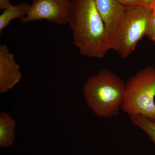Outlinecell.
I'll use <instances>...</instances> for the list:
<instances>
[{
    "instance_id": "cell-1",
    "label": "cell",
    "mask_w": 155,
    "mask_h": 155,
    "mask_svg": "<svg viewBox=\"0 0 155 155\" xmlns=\"http://www.w3.org/2000/svg\"><path fill=\"white\" fill-rule=\"evenodd\" d=\"M68 23L81 55L101 59L111 50L104 22L94 0H72Z\"/></svg>"
},
{
    "instance_id": "cell-2",
    "label": "cell",
    "mask_w": 155,
    "mask_h": 155,
    "mask_svg": "<svg viewBox=\"0 0 155 155\" xmlns=\"http://www.w3.org/2000/svg\"><path fill=\"white\" fill-rule=\"evenodd\" d=\"M125 84L108 69L101 70L84 84L87 105L97 116L110 118L119 114L125 96Z\"/></svg>"
},
{
    "instance_id": "cell-3",
    "label": "cell",
    "mask_w": 155,
    "mask_h": 155,
    "mask_svg": "<svg viewBox=\"0 0 155 155\" xmlns=\"http://www.w3.org/2000/svg\"><path fill=\"white\" fill-rule=\"evenodd\" d=\"M153 10L139 5L126 7L110 36L111 50L125 59L133 53L139 42L146 36Z\"/></svg>"
},
{
    "instance_id": "cell-4",
    "label": "cell",
    "mask_w": 155,
    "mask_h": 155,
    "mask_svg": "<svg viewBox=\"0 0 155 155\" xmlns=\"http://www.w3.org/2000/svg\"><path fill=\"white\" fill-rule=\"evenodd\" d=\"M155 68L148 66L125 84L122 108L129 116L140 115L155 120Z\"/></svg>"
},
{
    "instance_id": "cell-5",
    "label": "cell",
    "mask_w": 155,
    "mask_h": 155,
    "mask_svg": "<svg viewBox=\"0 0 155 155\" xmlns=\"http://www.w3.org/2000/svg\"><path fill=\"white\" fill-rule=\"evenodd\" d=\"M72 2V0H32L28 14L21 22L44 20L59 25L67 24Z\"/></svg>"
},
{
    "instance_id": "cell-6",
    "label": "cell",
    "mask_w": 155,
    "mask_h": 155,
    "mask_svg": "<svg viewBox=\"0 0 155 155\" xmlns=\"http://www.w3.org/2000/svg\"><path fill=\"white\" fill-rule=\"evenodd\" d=\"M20 66L5 45H0V92L5 93L19 83L21 79Z\"/></svg>"
},
{
    "instance_id": "cell-7",
    "label": "cell",
    "mask_w": 155,
    "mask_h": 155,
    "mask_svg": "<svg viewBox=\"0 0 155 155\" xmlns=\"http://www.w3.org/2000/svg\"><path fill=\"white\" fill-rule=\"evenodd\" d=\"M94 1L97 9L104 22L110 38L115 26L123 15L125 8L117 0Z\"/></svg>"
},
{
    "instance_id": "cell-8",
    "label": "cell",
    "mask_w": 155,
    "mask_h": 155,
    "mask_svg": "<svg viewBox=\"0 0 155 155\" xmlns=\"http://www.w3.org/2000/svg\"><path fill=\"white\" fill-rule=\"evenodd\" d=\"M16 123L8 114L5 112L0 114V146L8 147L14 143L15 138L14 129Z\"/></svg>"
},
{
    "instance_id": "cell-9",
    "label": "cell",
    "mask_w": 155,
    "mask_h": 155,
    "mask_svg": "<svg viewBox=\"0 0 155 155\" xmlns=\"http://www.w3.org/2000/svg\"><path fill=\"white\" fill-rule=\"evenodd\" d=\"M30 5L28 3H22L3 11L0 15V33L7 28L11 21L15 19H19L20 20L28 14Z\"/></svg>"
},
{
    "instance_id": "cell-10",
    "label": "cell",
    "mask_w": 155,
    "mask_h": 155,
    "mask_svg": "<svg viewBox=\"0 0 155 155\" xmlns=\"http://www.w3.org/2000/svg\"><path fill=\"white\" fill-rule=\"evenodd\" d=\"M134 125L143 130L155 144V120L140 115L130 116Z\"/></svg>"
},
{
    "instance_id": "cell-11",
    "label": "cell",
    "mask_w": 155,
    "mask_h": 155,
    "mask_svg": "<svg viewBox=\"0 0 155 155\" xmlns=\"http://www.w3.org/2000/svg\"><path fill=\"white\" fill-rule=\"evenodd\" d=\"M146 36L155 44V12H153L147 29Z\"/></svg>"
},
{
    "instance_id": "cell-12",
    "label": "cell",
    "mask_w": 155,
    "mask_h": 155,
    "mask_svg": "<svg viewBox=\"0 0 155 155\" xmlns=\"http://www.w3.org/2000/svg\"><path fill=\"white\" fill-rule=\"evenodd\" d=\"M117 1L125 8L141 5L140 0H117Z\"/></svg>"
},
{
    "instance_id": "cell-13",
    "label": "cell",
    "mask_w": 155,
    "mask_h": 155,
    "mask_svg": "<svg viewBox=\"0 0 155 155\" xmlns=\"http://www.w3.org/2000/svg\"><path fill=\"white\" fill-rule=\"evenodd\" d=\"M12 5L9 0H0V10L2 11L9 8Z\"/></svg>"
},
{
    "instance_id": "cell-14",
    "label": "cell",
    "mask_w": 155,
    "mask_h": 155,
    "mask_svg": "<svg viewBox=\"0 0 155 155\" xmlns=\"http://www.w3.org/2000/svg\"><path fill=\"white\" fill-rule=\"evenodd\" d=\"M141 5L153 10L155 0H140Z\"/></svg>"
},
{
    "instance_id": "cell-15",
    "label": "cell",
    "mask_w": 155,
    "mask_h": 155,
    "mask_svg": "<svg viewBox=\"0 0 155 155\" xmlns=\"http://www.w3.org/2000/svg\"><path fill=\"white\" fill-rule=\"evenodd\" d=\"M153 12H155V0L154 5L153 8Z\"/></svg>"
}]
</instances>
